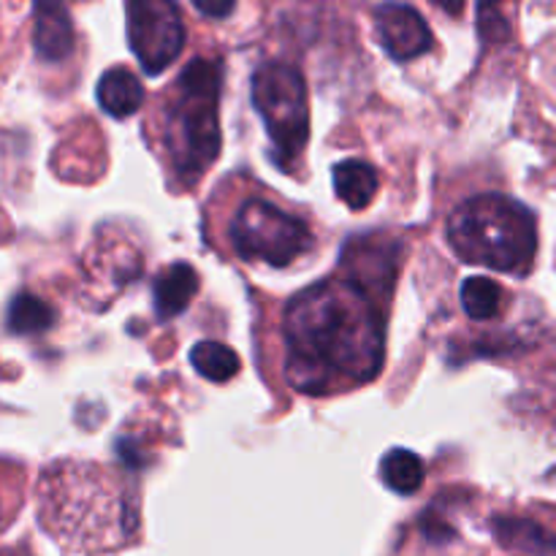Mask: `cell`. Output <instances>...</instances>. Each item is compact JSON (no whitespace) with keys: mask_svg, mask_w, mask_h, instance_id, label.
<instances>
[{"mask_svg":"<svg viewBox=\"0 0 556 556\" xmlns=\"http://www.w3.org/2000/svg\"><path fill=\"white\" fill-rule=\"evenodd\" d=\"M353 275L329 277L286 307V375L304 394L356 389L378 378L386 356L383 309Z\"/></svg>","mask_w":556,"mask_h":556,"instance_id":"6da1fadb","label":"cell"},{"mask_svg":"<svg viewBox=\"0 0 556 556\" xmlns=\"http://www.w3.org/2000/svg\"><path fill=\"white\" fill-rule=\"evenodd\" d=\"M223 65L190 60L177 76L163 117V144L182 185H195L220 155Z\"/></svg>","mask_w":556,"mask_h":556,"instance_id":"7a4b0ae2","label":"cell"},{"mask_svg":"<svg viewBox=\"0 0 556 556\" xmlns=\"http://www.w3.org/2000/svg\"><path fill=\"white\" fill-rule=\"evenodd\" d=\"M448 242L465 264L527 275L538 253V223L521 201L503 193L472 195L451 215Z\"/></svg>","mask_w":556,"mask_h":556,"instance_id":"3957f363","label":"cell"},{"mask_svg":"<svg viewBox=\"0 0 556 556\" xmlns=\"http://www.w3.org/2000/svg\"><path fill=\"white\" fill-rule=\"evenodd\" d=\"M250 96H253L255 112L264 119L277 166L293 168L309 139L304 76L288 63H264L255 68Z\"/></svg>","mask_w":556,"mask_h":556,"instance_id":"277c9868","label":"cell"},{"mask_svg":"<svg viewBox=\"0 0 556 556\" xmlns=\"http://www.w3.org/2000/svg\"><path fill=\"white\" fill-rule=\"evenodd\" d=\"M228 237L239 258L264 261L269 266L293 264L313 248L307 223L266 199L244 201L233 215Z\"/></svg>","mask_w":556,"mask_h":556,"instance_id":"5b68a950","label":"cell"},{"mask_svg":"<svg viewBox=\"0 0 556 556\" xmlns=\"http://www.w3.org/2000/svg\"><path fill=\"white\" fill-rule=\"evenodd\" d=\"M128 43L144 74L157 76L179 58L185 25L177 0H125Z\"/></svg>","mask_w":556,"mask_h":556,"instance_id":"8992f818","label":"cell"},{"mask_svg":"<svg viewBox=\"0 0 556 556\" xmlns=\"http://www.w3.org/2000/svg\"><path fill=\"white\" fill-rule=\"evenodd\" d=\"M372 20L378 43L396 63L416 60L432 49V30H429L427 20L413 5L389 0V3H380L375 9Z\"/></svg>","mask_w":556,"mask_h":556,"instance_id":"52a82bcc","label":"cell"},{"mask_svg":"<svg viewBox=\"0 0 556 556\" xmlns=\"http://www.w3.org/2000/svg\"><path fill=\"white\" fill-rule=\"evenodd\" d=\"M33 47L47 63L74 52V22L63 0H33Z\"/></svg>","mask_w":556,"mask_h":556,"instance_id":"ba28073f","label":"cell"},{"mask_svg":"<svg viewBox=\"0 0 556 556\" xmlns=\"http://www.w3.org/2000/svg\"><path fill=\"white\" fill-rule=\"evenodd\" d=\"M195 291H199V277H195L193 266L188 264H172L155 277L152 286V299H155V313L161 320L177 318L179 313L188 309L193 302Z\"/></svg>","mask_w":556,"mask_h":556,"instance_id":"9c48e42d","label":"cell"},{"mask_svg":"<svg viewBox=\"0 0 556 556\" xmlns=\"http://www.w3.org/2000/svg\"><path fill=\"white\" fill-rule=\"evenodd\" d=\"M96 98L101 103V109L112 117L123 119L130 117L141 109L144 103V87L136 79V74H130L128 68H109L106 74L98 79Z\"/></svg>","mask_w":556,"mask_h":556,"instance_id":"30bf717a","label":"cell"},{"mask_svg":"<svg viewBox=\"0 0 556 556\" xmlns=\"http://www.w3.org/2000/svg\"><path fill=\"white\" fill-rule=\"evenodd\" d=\"M331 182H334L337 199L358 212L364 206H369V201L375 199L380 179L375 166H369L367 161H358V157H351V161L337 163L334 174H331Z\"/></svg>","mask_w":556,"mask_h":556,"instance_id":"8fae6325","label":"cell"},{"mask_svg":"<svg viewBox=\"0 0 556 556\" xmlns=\"http://www.w3.org/2000/svg\"><path fill=\"white\" fill-rule=\"evenodd\" d=\"M54 318H58L54 309L36 293H16L9 304V313H5L9 331L16 337L43 334V331L52 329Z\"/></svg>","mask_w":556,"mask_h":556,"instance_id":"7c38bea8","label":"cell"},{"mask_svg":"<svg viewBox=\"0 0 556 556\" xmlns=\"http://www.w3.org/2000/svg\"><path fill=\"white\" fill-rule=\"evenodd\" d=\"M380 478H383L391 492L407 497V494H416L424 486L427 470H424V462L418 454L407 448H391L380 462Z\"/></svg>","mask_w":556,"mask_h":556,"instance_id":"4fadbf2b","label":"cell"},{"mask_svg":"<svg viewBox=\"0 0 556 556\" xmlns=\"http://www.w3.org/2000/svg\"><path fill=\"white\" fill-rule=\"evenodd\" d=\"M190 362H193L195 372L204 380H210V383H228L231 378H237L239 367H242L237 353L215 340L199 342L190 351Z\"/></svg>","mask_w":556,"mask_h":556,"instance_id":"5bb4252c","label":"cell"},{"mask_svg":"<svg viewBox=\"0 0 556 556\" xmlns=\"http://www.w3.org/2000/svg\"><path fill=\"white\" fill-rule=\"evenodd\" d=\"M462 307L472 320H492L503 307V288L492 277H467L462 282Z\"/></svg>","mask_w":556,"mask_h":556,"instance_id":"9a60e30c","label":"cell"},{"mask_svg":"<svg viewBox=\"0 0 556 556\" xmlns=\"http://www.w3.org/2000/svg\"><path fill=\"white\" fill-rule=\"evenodd\" d=\"M497 538H503L505 546H521L532 554H554L556 552V538L548 535L541 527L530 525V521H497Z\"/></svg>","mask_w":556,"mask_h":556,"instance_id":"2e32d148","label":"cell"},{"mask_svg":"<svg viewBox=\"0 0 556 556\" xmlns=\"http://www.w3.org/2000/svg\"><path fill=\"white\" fill-rule=\"evenodd\" d=\"M478 33L483 43H503L510 38V0H478Z\"/></svg>","mask_w":556,"mask_h":556,"instance_id":"e0dca14e","label":"cell"},{"mask_svg":"<svg viewBox=\"0 0 556 556\" xmlns=\"http://www.w3.org/2000/svg\"><path fill=\"white\" fill-rule=\"evenodd\" d=\"M190 3L204 16H212V20H223V16L237 9V0H190Z\"/></svg>","mask_w":556,"mask_h":556,"instance_id":"ac0fdd59","label":"cell"},{"mask_svg":"<svg viewBox=\"0 0 556 556\" xmlns=\"http://www.w3.org/2000/svg\"><path fill=\"white\" fill-rule=\"evenodd\" d=\"M429 3L440 5V9L451 16H459L462 11H465V0H429Z\"/></svg>","mask_w":556,"mask_h":556,"instance_id":"d6986e66","label":"cell"}]
</instances>
